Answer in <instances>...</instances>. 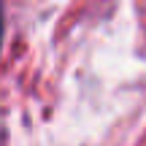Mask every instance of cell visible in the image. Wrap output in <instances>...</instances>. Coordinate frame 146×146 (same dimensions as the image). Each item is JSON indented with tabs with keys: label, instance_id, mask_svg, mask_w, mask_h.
Instances as JSON below:
<instances>
[{
	"label": "cell",
	"instance_id": "obj_1",
	"mask_svg": "<svg viewBox=\"0 0 146 146\" xmlns=\"http://www.w3.org/2000/svg\"><path fill=\"white\" fill-rule=\"evenodd\" d=\"M0 30H3V22H0Z\"/></svg>",
	"mask_w": 146,
	"mask_h": 146
}]
</instances>
